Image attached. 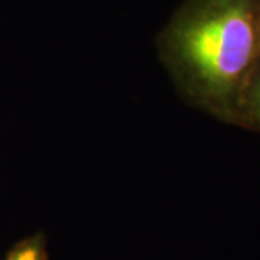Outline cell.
<instances>
[{"label":"cell","mask_w":260,"mask_h":260,"mask_svg":"<svg viewBox=\"0 0 260 260\" xmlns=\"http://www.w3.org/2000/svg\"><path fill=\"white\" fill-rule=\"evenodd\" d=\"M158 48L186 102L233 124L260 58V0H185Z\"/></svg>","instance_id":"6da1fadb"},{"label":"cell","mask_w":260,"mask_h":260,"mask_svg":"<svg viewBox=\"0 0 260 260\" xmlns=\"http://www.w3.org/2000/svg\"><path fill=\"white\" fill-rule=\"evenodd\" d=\"M233 124L260 135V58L243 88Z\"/></svg>","instance_id":"7a4b0ae2"},{"label":"cell","mask_w":260,"mask_h":260,"mask_svg":"<svg viewBox=\"0 0 260 260\" xmlns=\"http://www.w3.org/2000/svg\"><path fill=\"white\" fill-rule=\"evenodd\" d=\"M5 260H48L47 239L42 233H35L16 243Z\"/></svg>","instance_id":"3957f363"}]
</instances>
